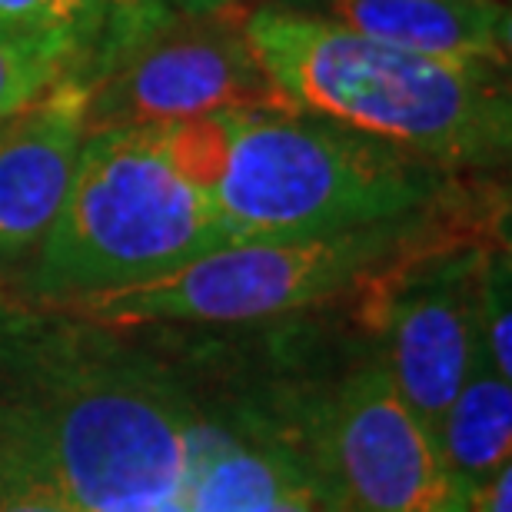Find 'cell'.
<instances>
[{
  "label": "cell",
  "mask_w": 512,
  "mask_h": 512,
  "mask_svg": "<svg viewBox=\"0 0 512 512\" xmlns=\"http://www.w3.org/2000/svg\"><path fill=\"white\" fill-rule=\"evenodd\" d=\"M153 4H163V0H87L90 14H94V20H97V34L107 24H114V20L133 17V14H140V10H147ZM90 47H94V44H90Z\"/></svg>",
  "instance_id": "16"
},
{
  "label": "cell",
  "mask_w": 512,
  "mask_h": 512,
  "mask_svg": "<svg viewBox=\"0 0 512 512\" xmlns=\"http://www.w3.org/2000/svg\"><path fill=\"white\" fill-rule=\"evenodd\" d=\"M283 7L416 54L509 64V4L499 0H283Z\"/></svg>",
  "instance_id": "10"
},
{
  "label": "cell",
  "mask_w": 512,
  "mask_h": 512,
  "mask_svg": "<svg viewBox=\"0 0 512 512\" xmlns=\"http://www.w3.org/2000/svg\"><path fill=\"white\" fill-rule=\"evenodd\" d=\"M80 67V47L60 37H0V120Z\"/></svg>",
  "instance_id": "12"
},
{
  "label": "cell",
  "mask_w": 512,
  "mask_h": 512,
  "mask_svg": "<svg viewBox=\"0 0 512 512\" xmlns=\"http://www.w3.org/2000/svg\"><path fill=\"white\" fill-rule=\"evenodd\" d=\"M469 512H512V466L499 469L469 503Z\"/></svg>",
  "instance_id": "15"
},
{
  "label": "cell",
  "mask_w": 512,
  "mask_h": 512,
  "mask_svg": "<svg viewBox=\"0 0 512 512\" xmlns=\"http://www.w3.org/2000/svg\"><path fill=\"white\" fill-rule=\"evenodd\" d=\"M0 37H60L74 40L84 64L97 37V20L87 0H0Z\"/></svg>",
  "instance_id": "13"
},
{
  "label": "cell",
  "mask_w": 512,
  "mask_h": 512,
  "mask_svg": "<svg viewBox=\"0 0 512 512\" xmlns=\"http://www.w3.org/2000/svg\"><path fill=\"white\" fill-rule=\"evenodd\" d=\"M213 187L227 243L303 240L433 210L456 173L310 114H227Z\"/></svg>",
  "instance_id": "3"
},
{
  "label": "cell",
  "mask_w": 512,
  "mask_h": 512,
  "mask_svg": "<svg viewBox=\"0 0 512 512\" xmlns=\"http://www.w3.org/2000/svg\"><path fill=\"white\" fill-rule=\"evenodd\" d=\"M436 443L469 493V503L499 469L512 466V380L489 366L483 350L449 403Z\"/></svg>",
  "instance_id": "11"
},
{
  "label": "cell",
  "mask_w": 512,
  "mask_h": 512,
  "mask_svg": "<svg viewBox=\"0 0 512 512\" xmlns=\"http://www.w3.org/2000/svg\"><path fill=\"white\" fill-rule=\"evenodd\" d=\"M163 4L187 17H210V14H223V10H233L237 0H163Z\"/></svg>",
  "instance_id": "17"
},
{
  "label": "cell",
  "mask_w": 512,
  "mask_h": 512,
  "mask_svg": "<svg viewBox=\"0 0 512 512\" xmlns=\"http://www.w3.org/2000/svg\"><path fill=\"white\" fill-rule=\"evenodd\" d=\"M499 4H506V0H499Z\"/></svg>",
  "instance_id": "18"
},
{
  "label": "cell",
  "mask_w": 512,
  "mask_h": 512,
  "mask_svg": "<svg viewBox=\"0 0 512 512\" xmlns=\"http://www.w3.org/2000/svg\"><path fill=\"white\" fill-rule=\"evenodd\" d=\"M310 429L343 512H469V493L376 350L336 376H313Z\"/></svg>",
  "instance_id": "7"
},
{
  "label": "cell",
  "mask_w": 512,
  "mask_h": 512,
  "mask_svg": "<svg viewBox=\"0 0 512 512\" xmlns=\"http://www.w3.org/2000/svg\"><path fill=\"white\" fill-rule=\"evenodd\" d=\"M243 34L300 114L393 143L443 170L506 167L509 64L429 57L293 7H256Z\"/></svg>",
  "instance_id": "2"
},
{
  "label": "cell",
  "mask_w": 512,
  "mask_h": 512,
  "mask_svg": "<svg viewBox=\"0 0 512 512\" xmlns=\"http://www.w3.org/2000/svg\"><path fill=\"white\" fill-rule=\"evenodd\" d=\"M443 200L433 210L373 227L303 240L227 243L153 280L94 293L57 310L107 326H247L360 296L376 276L419 253L476 243L449 223Z\"/></svg>",
  "instance_id": "5"
},
{
  "label": "cell",
  "mask_w": 512,
  "mask_h": 512,
  "mask_svg": "<svg viewBox=\"0 0 512 512\" xmlns=\"http://www.w3.org/2000/svg\"><path fill=\"white\" fill-rule=\"evenodd\" d=\"M283 346L0 296V512H343Z\"/></svg>",
  "instance_id": "1"
},
{
  "label": "cell",
  "mask_w": 512,
  "mask_h": 512,
  "mask_svg": "<svg viewBox=\"0 0 512 512\" xmlns=\"http://www.w3.org/2000/svg\"><path fill=\"white\" fill-rule=\"evenodd\" d=\"M509 243H493L483 256L479 280V350L489 366L512 380V316H509Z\"/></svg>",
  "instance_id": "14"
},
{
  "label": "cell",
  "mask_w": 512,
  "mask_h": 512,
  "mask_svg": "<svg viewBox=\"0 0 512 512\" xmlns=\"http://www.w3.org/2000/svg\"><path fill=\"white\" fill-rule=\"evenodd\" d=\"M87 87L74 74L0 120V270L54 227L87 140Z\"/></svg>",
  "instance_id": "9"
},
{
  "label": "cell",
  "mask_w": 512,
  "mask_h": 512,
  "mask_svg": "<svg viewBox=\"0 0 512 512\" xmlns=\"http://www.w3.org/2000/svg\"><path fill=\"white\" fill-rule=\"evenodd\" d=\"M483 256V243L419 253L360 293L389 383L433 436L479 353Z\"/></svg>",
  "instance_id": "8"
},
{
  "label": "cell",
  "mask_w": 512,
  "mask_h": 512,
  "mask_svg": "<svg viewBox=\"0 0 512 512\" xmlns=\"http://www.w3.org/2000/svg\"><path fill=\"white\" fill-rule=\"evenodd\" d=\"M227 247L213 193L163 147L160 124L90 133L54 227L30 263L24 300L60 306L163 276Z\"/></svg>",
  "instance_id": "4"
},
{
  "label": "cell",
  "mask_w": 512,
  "mask_h": 512,
  "mask_svg": "<svg viewBox=\"0 0 512 512\" xmlns=\"http://www.w3.org/2000/svg\"><path fill=\"white\" fill-rule=\"evenodd\" d=\"M243 17L240 7L187 17L157 4L107 24L77 67L87 137L210 114H300L250 50Z\"/></svg>",
  "instance_id": "6"
}]
</instances>
